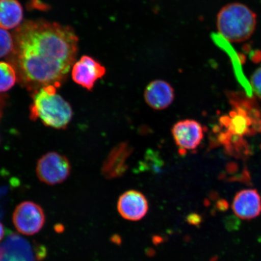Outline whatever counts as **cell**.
Returning a JSON list of instances; mask_svg holds the SVG:
<instances>
[{
  "label": "cell",
  "instance_id": "cell-12",
  "mask_svg": "<svg viewBox=\"0 0 261 261\" xmlns=\"http://www.w3.org/2000/svg\"><path fill=\"white\" fill-rule=\"evenodd\" d=\"M145 102L152 109L162 110L170 106L174 99V90L168 82L158 80L147 86L144 94Z\"/></svg>",
  "mask_w": 261,
  "mask_h": 261
},
{
  "label": "cell",
  "instance_id": "cell-19",
  "mask_svg": "<svg viewBox=\"0 0 261 261\" xmlns=\"http://www.w3.org/2000/svg\"><path fill=\"white\" fill-rule=\"evenodd\" d=\"M3 106H4V100H3L2 96H0V118H1L2 116Z\"/></svg>",
  "mask_w": 261,
  "mask_h": 261
},
{
  "label": "cell",
  "instance_id": "cell-6",
  "mask_svg": "<svg viewBox=\"0 0 261 261\" xmlns=\"http://www.w3.org/2000/svg\"><path fill=\"white\" fill-rule=\"evenodd\" d=\"M70 161L64 155L49 152L38 160L36 172L39 179L45 184L55 185L66 180L71 173Z\"/></svg>",
  "mask_w": 261,
  "mask_h": 261
},
{
  "label": "cell",
  "instance_id": "cell-10",
  "mask_svg": "<svg viewBox=\"0 0 261 261\" xmlns=\"http://www.w3.org/2000/svg\"><path fill=\"white\" fill-rule=\"evenodd\" d=\"M149 210L145 196L139 191H126L117 202V210L124 219L136 221L142 220Z\"/></svg>",
  "mask_w": 261,
  "mask_h": 261
},
{
  "label": "cell",
  "instance_id": "cell-9",
  "mask_svg": "<svg viewBox=\"0 0 261 261\" xmlns=\"http://www.w3.org/2000/svg\"><path fill=\"white\" fill-rule=\"evenodd\" d=\"M172 134L176 145L184 152L194 150L200 145L204 138V129L196 120L187 119L176 123Z\"/></svg>",
  "mask_w": 261,
  "mask_h": 261
},
{
  "label": "cell",
  "instance_id": "cell-11",
  "mask_svg": "<svg viewBox=\"0 0 261 261\" xmlns=\"http://www.w3.org/2000/svg\"><path fill=\"white\" fill-rule=\"evenodd\" d=\"M231 207L240 219H254L261 214L260 195L256 189H244L234 196Z\"/></svg>",
  "mask_w": 261,
  "mask_h": 261
},
{
  "label": "cell",
  "instance_id": "cell-17",
  "mask_svg": "<svg viewBox=\"0 0 261 261\" xmlns=\"http://www.w3.org/2000/svg\"><path fill=\"white\" fill-rule=\"evenodd\" d=\"M250 83L254 93L261 99V67L253 73Z\"/></svg>",
  "mask_w": 261,
  "mask_h": 261
},
{
  "label": "cell",
  "instance_id": "cell-7",
  "mask_svg": "<svg viewBox=\"0 0 261 261\" xmlns=\"http://www.w3.org/2000/svg\"><path fill=\"white\" fill-rule=\"evenodd\" d=\"M13 223L19 232L33 236L43 227L45 217L40 205L30 201L22 202L13 214Z\"/></svg>",
  "mask_w": 261,
  "mask_h": 261
},
{
  "label": "cell",
  "instance_id": "cell-4",
  "mask_svg": "<svg viewBox=\"0 0 261 261\" xmlns=\"http://www.w3.org/2000/svg\"><path fill=\"white\" fill-rule=\"evenodd\" d=\"M255 13L240 3H230L222 8L217 18L218 32L230 42L246 41L256 30Z\"/></svg>",
  "mask_w": 261,
  "mask_h": 261
},
{
  "label": "cell",
  "instance_id": "cell-14",
  "mask_svg": "<svg viewBox=\"0 0 261 261\" xmlns=\"http://www.w3.org/2000/svg\"><path fill=\"white\" fill-rule=\"evenodd\" d=\"M23 18V9L18 0H0V28H18Z\"/></svg>",
  "mask_w": 261,
  "mask_h": 261
},
{
  "label": "cell",
  "instance_id": "cell-2",
  "mask_svg": "<svg viewBox=\"0 0 261 261\" xmlns=\"http://www.w3.org/2000/svg\"><path fill=\"white\" fill-rule=\"evenodd\" d=\"M229 97L232 110L220 119L223 132L218 138L228 152L243 156L249 152L244 137L261 133V112L254 101L242 94L232 93Z\"/></svg>",
  "mask_w": 261,
  "mask_h": 261
},
{
  "label": "cell",
  "instance_id": "cell-1",
  "mask_svg": "<svg viewBox=\"0 0 261 261\" xmlns=\"http://www.w3.org/2000/svg\"><path fill=\"white\" fill-rule=\"evenodd\" d=\"M13 37L14 49L8 60L22 86L34 92L63 84L78 51L79 40L72 29L42 19L27 21Z\"/></svg>",
  "mask_w": 261,
  "mask_h": 261
},
{
  "label": "cell",
  "instance_id": "cell-15",
  "mask_svg": "<svg viewBox=\"0 0 261 261\" xmlns=\"http://www.w3.org/2000/svg\"><path fill=\"white\" fill-rule=\"evenodd\" d=\"M18 81L17 74L11 64L0 62V93L7 92Z\"/></svg>",
  "mask_w": 261,
  "mask_h": 261
},
{
  "label": "cell",
  "instance_id": "cell-18",
  "mask_svg": "<svg viewBox=\"0 0 261 261\" xmlns=\"http://www.w3.org/2000/svg\"><path fill=\"white\" fill-rule=\"evenodd\" d=\"M5 234V230L4 227H3V224L0 223V241H1L3 238H4Z\"/></svg>",
  "mask_w": 261,
  "mask_h": 261
},
{
  "label": "cell",
  "instance_id": "cell-5",
  "mask_svg": "<svg viewBox=\"0 0 261 261\" xmlns=\"http://www.w3.org/2000/svg\"><path fill=\"white\" fill-rule=\"evenodd\" d=\"M46 255L45 248L34 246L16 233H11L0 244V261H41Z\"/></svg>",
  "mask_w": 261,
  "mask_h": 261
},
{
  "label": "cell",
  "instance_id": "cell-13",
  "mask_svg": "<svg viewBox=\"0 0 261 261\" xmlns=\"http://www.w3.org/2000/svg\"><path fill=\"white\" fill-rule=\"evenodd\" d=\"M129 153V147L125 143L117 146L111 151L102 168V174L106 178L118 177L125 172L126 159Z\"/></svg>",
  "mask_w": 261,
  "mask_h": 261
},
{
  "label": "cell",
  "instance_id": "cell-8",
  "mask_svg": "<svg viewBox=\"0 0 261 261\" xmlns=\"http://www.w3.org/2000/svg\"><path fill=\"white\" fill-rule=\"evenodd\" d=\"M106 73V68L92 57L84 55L75 63L71 77L75 83L87 90L93 89L97 81Z\"/></svg>",
  "mask_w": 261,
  "mask_h": 261
},
{
  "label": "cell",
  "instance_id": "cell-16",
  "mask_svg": "<svg viewBox=\"0 0 261 261\" xmlns=\"http://www.w3.org/2000/svg\"><path fill=\"white\" fill-rule=\"evenodd\" d=\"M14 46L13 36L6 29L0 28V58L9 57Z\"/></svg>",
  "mask_w": 261,
  "mask_h": 261
},
{
  "label": "cell",
  "instance_id": "cell-3",
  "mask_svg": "<svg viewBox=\"0 0 261 261\" xmlns=\"http://www.w3.org/2000/svg\"><path fill=\"white\" fill-rule=\"evenodd\" d=\"M57 90L56 87L48 86L32 92L30 118L34 121L40 120L45 126L64 129L72 119L73 110Z\"/></svg>",
  "mask_w": 261,
  "mask_h": 261
}]
</instances>
